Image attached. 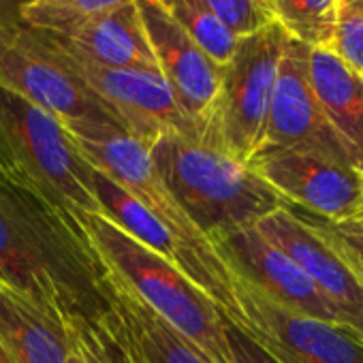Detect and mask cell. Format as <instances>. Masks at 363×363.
<instances>
[{
    "label": "cell",
    "instance_id": "obj_12",
    "mask_svg": "<svg viewBox=\"0 0 363 363\" xmlns=\"http://www.w3.org/2000/svg\"><path fill=\"white\" fill-rule=\"evenodd\" d=\"M308 54V45L284 39L261 150H301L350 164L312 92Z\"/></svg>",
    "mask_w": 363,
    "mask_h": 363
},
{
    "label": "cell",
    "instance_id": "obj_6",
    "mask_svg": "<svg viewBox=\"0 0 363 363\" xmlns=\"http://www.w3.org/2000/svg\"><path fill=\"white\" fill-rule=\"evenodd\" d=\"M41 37L58 54L62 65L99 101V105L135 139L145 145H152L160 135L199 139L189 118L177 107L160 73L94 65L58 45L45 33H41Z\"/></svg>",
    "mask_w": 363,
    "mask_h": 363
},
{
    "label": "cell",
    "instance_id": "obj_17",
    "mask_svg": "<svg viewBox=\"0 0 363 363\" xmlns=\"http://www.w3.org/2000/svg\"><path fill=\"white\" fill-rule=\"evenodd\" d=\"M103 267V265H101ZM107 299L126 327L143 363H212L197 346L173 331L147 306L120 286L103 267Z\"/></svg>",
    "mask_w": 363,
    "mask_h": 363
},
{
    "label": "cell",
    "instance_id": "obj_10",
    "mask_svg": "<svg viewBox=\"0 0 363 363\" xmlns=\"http://www.w3.org/2000/svg\"><path fill=\"white\" fill-rule=\"evenodd\" d=\"M248 167L284 199L325 220H348L363 206V175L350 164L301 150H261Z\"/></svg>",
    "mask_w": 363,
    "mask_h": 363
},
{
    "label": "cell",
    "instance_id": "obj_27",
    "mask_svg": "<svg viewBox=\"0 0 363 363\" xmlns=\"http://www.w3.org/2000/svg\"><path fill=\"white\" fill-rule=\"evenodd\" d=\"M69 363H88V361H86V359H84V357H82V354H79L77 350H73V348H71V357H69Z\"/></svg>",
    "mask_w": 363,
    "mask_h": 363
},
{
    "label": "cell",
    "instance_id": "obj_20",
    "mask_svg": "<svg viewBox=\"0 0 363 363\" xmlns=\"http://www.w3.org/2000/svg\"><path fill=\"white\" fill-rule=\"evenodd\" d=\"M156 3L216 65L225 67L231 60L240 39L208 9L203 0H156Z\"/></svg>",
    "mask_w": 363,
    "mask_h": 363
},
{
    "label": "cell",
    "instance_id": "obj_24",
    "mask_svg": "<svg viewBox=\"0 0 363 363\" xmlns=\"http://www.w3.org/2000/svg\"><path fill=\"white\" fill-rule=\"evenodd\" d=\"M295 210V208H293ZM301 218H306L314 229H318L325 240L340 252V257L350 265L359 282L363 284V229L352 220H325L303 210H295Z\"/></svg>",
    "mask_w": 363,
    "mask_h": 363
},
{
    "label": "cell",
    "instance_id": "obj_14",
    "mask_svg": "<svg viewBox=\"0 0 363 363\" xmlns=\"http://www.w3.org/2000/svg\"><path fill=\"white\" fill-rule=\"evenodd\" d=\"M225 265L269 301L325 323L346 327L303 269L255 227L238 229L212 242ZM348 329V327H346Z\"/></svg>",
    "mask_w": 363,
    "mask_h": 363
},
{
    "label": "cell",
    "instance_id": "obj_9",
    "mask_svg": "<svg viewBox=\"0 0 363 363\" xmlns=\"http://www.w3.org/2000/svg\"><path fill=\"white\" fill-rule=\"evenodd\" d=\"M233 282L242 312L235 327L278 363H363V340L350 329L291 312L263 297L235 274Z\"/></svg>",
    "mask_w": 363,
    "mask_h": 363
},
{
    "label": "cell",
    "instance_id": "obj_4",
    "mask_svg": "<svg viewBox=\"0 0 363 363\" xmlns=\"http://www.w3.org/2000/svg\"><path fill=\"white\" fill-rule=\"evenodd\" d=\"M0 173L71 214H99L94 167L67 124L0 88Z\"/></svg>",
    "mask_w": 363,
    "mask_h": 363
},
{
    "label": "cell",
    "instance_id": "obj_15",
    "mask_svg": "<svg viewBox=\"0 0 363 363\" xmlns=\"http://www.w3.org/2000/svg\"><path fill=\"white\" fill-rule=\"evenodd\" d=\"M45 35L94 65L158 73L135 3L103 16L88 18L62 35Z\"/></svg>",
    "mask_w": 363,
    "mask_h": 363
},
{
    "label": "cell",
    "instance_id": "obj_30",
    "mask_svg": "<svg viewBox=\"0 0 363 363\" xmlns=\"http://www.w3.org/2000/svg\"><path fill=\"white\" fill-rule=\"evenodd\" d=\"M0 354H3V348H0Z\"/></svg>",
    "mask_w": 363,
    "mask_h": 363
},
{
    "label": "cell",
    "instance_id": "obj_16",
    "mask_svg": "<svg viewBox=\"0 0 363 363\" xmlns=\"http://www.w3.org/2000/svg\"><path fill=\"white\" fill-rule=\"evenodd\" d=\"M308 77L352 169L363 175V77L320 48H310Z\"/></svg>",
    "mask_w": 363,
    "mask_h": 363
},
{
    "label": "cell",
    "instance_id": "obj_19",
    "mask_svg": "<svg viewBox=\"0 0 363 363\" xmlns=\"http://www.w3.org/2000/svg\"><path fill=\"white\" fill-rule=\"evenodd\" d=\"M259 3L269 22L278 24L286 37L308 48H331L335 0H259Z\"/></svg>",
    "mask_w": 363,
    "mask_h": 363
},
{
    "label": "cell",
    "instance_id": "obj_26",
    "mask_svg": "<svg viewBox=\"0 0 363 363\" xmlns=\"http://www.w3.org/2000/svg\"><path fill=\"white\" fill-rule=\"evenodd\" d=\"M227 342L233 363H278L265 348H261L250 335L227 320Z\"/></svg>",
    "mask_w": 363,
    "mask_h": 363
},
{
    "label": "cell",
    "instance_id": "obj_5",
    "mask_svg": "<svg viewBox=\"0 0 363 363\" xmlns=\"http://www.w3.org/2000/svg\"><path fill=\"white\" fill-rule=\"evenodd\" d=\"M278 24L242 37L223 67L220 90L201 141L248 164L263 145L265 122L284 45Z\"/></svg>",
    "mask_w": 363,
    "mask_h": 363
},
{
    "label": "cell",
    "instance_id": "obj_13",
    "mask_svg": "<svg viewBox=\"0 0 363 363\" xmlns=\"http://www.w3.org/2000/svg\"><path fill=\"white\" fill-rule=\"evenodd\" d=\"M255 229L303 269L344 325L363 340V284L325 235L291 206L267 214Z\"/></svg>",
    "mask_w": 363,
    "mask_h": 363
},
{
    "label": "cell",
    "instance_id": "obj_28",
    "mask_svg": "<svg viewBox=\"0 0 363 363\" xmlns=\"http://www.w3.org/2000/svg\"><path fill=\"white\" fill-rule=\"evenodd\" d=\"M352 220H354V223H357V225H359V227L363 229V206H361V210H359V212H357V214L352 216Z\"/></svg>",
    "mask_w": 363,
    "mask_h": 363
},
{
    "label": "cell",
    "instance_id": "obj_25",
    "mask_svg": "<svg viewBox=\"0 0 363 363\" xmlns=\"http://www.w3.org/2000/svg\"><path fill=\"white\" fill-rule=\"evenodd\" d=\"M203 3L238 39L272 24L259 0H203Z\"/></svg>",
    "mask_w": 363,
    "mask_h": 363
},
{
    "label": "cell",
    "instance_id": "obj_18",
    "mask_svg": "<svg viewBox=\"0 0 363 363\" xmlns=\"http://www.w3.org/2000/svg\"><path fill=\"white\" fill-rule=\"evenodd\" d=\"M0 348L11 363H69V337L18 297L0 291Z\"/></svg>",
    "mask_w": 363,
    "mask_h": 363
},
{
    "label": "cell",
    "instance_id": "obj_21",
    "mask_svg": "<svg viewBox=\"0 0 363 363\" xmlns=\"http://www.w3.org/2000/svg\"><path fill=\"white\" fill-rule=\"evenodd\" d=\"M69 344L88 363H143L111 303L103 316L79 327L69 337Z\"/></svg>",
    "mask_w": 363,
    "mask_h": 363
},
{
    "label": "cell",
    "instance_id": "obj_11",
    "mask_svg": "<svg viewBox=\"0 0 363 363\" xmlns=\"http://www.w3.org/2000/svg\"><path fill=\"white\" fill-rule=\"evenodd\" d=\"M135 7L160 77L201 139L220 90L223 67L156 0H135Z\"/></svg>",
    "mask_w": 363,
    "mask_h": 363
},
{
    "label": "cell",
    "instance_id": "obj_29",
    "mask_svg": "<svg viewBox=\"0 0 363 363\" xmlns=\"http://www.w3.org/2000/svg\"><path fill=\"white\" fill-rule=\"evenodd\" d=\"M0 363H11V361H9V357H7L5 352H3V354H0Z\"/></svg>",
    "mask_w": 363,
    "mask_h": 363
},
{
    "label": "cell",
    "instance_id": "obj_7",
    "mask_svg": "<svg viewBox=\"0 0 363 363\" xmlns=\"http://www.w3.org/2000/svg\"><path fill=\"white\" fill-rule=\"evenodd\" d=\"M94 195L99 214L111 220L128 238L143 244L173 267H177L193 284H197L225 314L231 325H240L242 312L235 299V282L216 248L203 250L167 229L147 208H143L126 189L105 173L94 169Z\"/></svg>",
    "mask_w": 363,
    "mask_h": 363
},
{
    "label": "cell",
    "instance_id": "obj_3",
    "mask_svg": "<svg viewBox=\"0 0 363 363\" xmlns=\"http://www.w3.org/2000/svg\"><path fill=\"white\" fill-rule=\"evenodd\" d=\"M71 214V212H69ZM109 276L212 363H233L227 318L177 267L128 238L101 214H71Z\"/></svg>",
    "mask_w": 363,
    "mask_h": 363
},
{
    "label": "cell",
    "instance_id": "obj_2",
    "mask_svg": "<svg viewBox=\"0 0 363 363\" xmlns=\"http://www.w3.org/2000/svg\"><path fill=\"white\" fill-rule=\"evenodd\" d=\"M150 156L164 189L210 242L286 206L248 164L184 135H160Z\"/></svg>",
    "mask_w": 363,
    "mask_h": 363
},
{
    "label": "cell",
    "instance_id": "obj_23",
    "mask_svg": "<svg viewBox=\"0 0 363 363\" xmlns=\"http://www.w3.org/2000/svg\"><path fill=\"white\" fill-rule=\"evenodd\" d=\"M329 50L363 77V0H335V28Z\"/></svg>",
    "mask_w": 363,
    "mask_h": 363
},
{
    "label": "cell",
    "instance_id": "obj_1",
    "mask_svg": "<svg viewBox=\"0 0 363 363\" xmlns=\"http://www.w3.org/2000/svg\"><path fill=\"white\" fill-rule=\"evenodd\" d=\"M0 291L67 337L109 310L103 267L77 220L0 173Z\"/></svg>",
    "mask_w": 363,
    "mask_h": 363
},
{
    "label": "cell",
    "instance_id": "obj_8",
    "mask_svg": "<svg viewBox=\"0 0 363 363\" xmlns=\"http://www.w3.org/2000/svg\"><path fill=\"white\" fill-rule=\"evenodd\" d=\"M0 88L28 99L65 124L86 118L113 120L39 30L9 20H0Z\"/></svg>",
    "mask_w": 363,
    "mask_h": 363
},
{
    "label": "cell",
    "instance_id": "obj_22",
    "mask_svg": "<svg viewBox=\"0 0 363 363\" xmlns=\"http://www.w3.org/2000/svg\"><path fill=\"white\" fill-rule=\"evenodd\" d=\"M135 0H26L20 20L28 28L62 35L75 24L133 5Z\"/></svg>",
    "mask_w": 363,
    "mask_h": 363
}]
</instances>
